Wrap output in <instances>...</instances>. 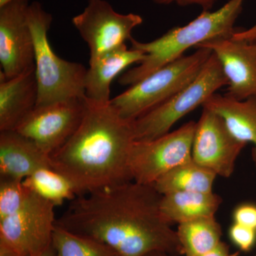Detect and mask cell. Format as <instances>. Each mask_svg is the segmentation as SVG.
Wrapping results in <instances>:
<instances>
[{"mask_svg": "<svg viewBox=\"0 0 256 256\" xmlns=\"http://www.w3.org/2000/svg\"><path fill=\"white\" fill-rule=\"evenodd\" d=\"M28 18L33 35L38 100L36 106L84 98L87 68L82 64L60 58L48 38L52 15L38 2L28 6Z\"/></svg>", "mask_w": 256, "mask_h": 256, "instance_id": "obj_4", "label": "cell"}, {"mask_svg": "<svg viewBox=\"0 0 256 256\" xmlns=\"http://www.w3.org/2000/svg\"><path fill=\"white\" fill-rule=\"evenodd\" d=\"M234 38L246 40L256 47V28H250L248 30H239L234 32Z\"/></svg>", "mask_w": 256, "mask_h": 256, "instance_id": "obj_28", "label": "cell"}, {"mask_svg": "<svg viewBox=\"0 0 256 256\" xmlns=\"http://www.w3.org/2000/svg\"><path fill=\"white\" fill-rule=\"evenodd\" d=\"M86 105V98H84L36 106L14 130L50 156L78 129Z\"/></svg>", "mask_w": 256, "mask_h": 256, "instance_id": "obj_9", "label": "cell"}, {"mask_svg": "<svg viewBox=\"0 0 256 256\" xmlns=\"http://www.w3.org/2000/svg\"><path fill=\"white\" fill-rule=\"evenodd\" d=\"M239 252L230 254L228 246L224 242H220L216 247L210 252L196 256H238Z\"/></svg>", "mask_w": 256, "mask_h": 256, "instance_id": "obj_27", "label": "cell"}, {"mask_svg": "<svg viewBox=\"0 0 256 256\" xmlns=\"http://www.w3.org/2000/svg\"><path fill=\"white\" fill-rule=\"evenodd\" d=\"M246 144L234 137L222 117L203 108L192 143V158L195 162L216 176L230 178Z\"/></svg>", "mask_w": 256, "mask_h": 256, "instance_id": "obj_11", "label": "cell"}, {"mask_svg": "<svg viewBox=\"0 0 256 256\" xmlns=\"http://www.w3.org/2000/svg\"><path fill=\"white\" fill-rule=\"evenodd\" d=\"M202 108L222 118L230 133L240 142L252 143L256 166V98L238 100L227 95L215 94Z\"/></svg>", "mask_w": 256, "mask_h": 256, "instance_id": "obj_17", "label": "cell"}, {"mask_svg": "<svg viewBox=\"0 0 256 256\" xmlns=\"http://www.w3.org/2000/svg\"><path fill=\"white\" fill-rule=\"evenodd\" d=\"M78 129L50 156V166L73 184L77 196L132 181L130 152L134 140L133 121L111 104L86 98Z\"/></svg>", "mask_w": 256, "mask_h": 256, "instance_id": "obj_2", "label": "cell"}, {"mask_svg": "<svg viewBox=\"0 0 256 256\" xmlns=\"http://www.w3.org/2000/svg\"><path fill=\"white\" fill-rule=\"evenodd\" d=\"M162 194L134 181L78 195L56 224L107 244L120 256L181 254L176 230L160 210Z\"/></svg>", "mask_w": 256, "mask_h": 256, "instance_id": "obj_1", "label": "cell"}, {"mask_svg": "<svg viewBox=\"0 0 256 256\" xmlns=\"http://www.w3.org/2000/svg\"><path fill=\"white\" fill-rule=\"evenodd\" d=\"M152 1L159 5H170L173 3L182 6L196 5V6H200L203 11H210L214 5L218 0H152Z\"/></svg>", "mask_w": 256, "mask_h": 256, "instance_id": "obj_26", "label": "cell"}, {"mask_svg": "<svg viewBox=\"0 0 256 256\" xmlns=\"http://www.w3.org/2000/svg\"><path fill=\"white\" fill-rule=\"evenodd\" d=\"M232 242L244 252H250L256 242V230L233 223L228 230Z\"/></svg>", "mask_w": 256, "mask_h": 256, "instance_id": "obj_24", "label": "cell"}, {"mask_svg": "<svg viewBox=\"0 0 256 256\" xmlns=\"http://www.w3.org/2000/svg\"><path fill=\"white\" fill-rule=\"evenodd\" d=\"M14 1L15 0H0V8H3L5 5L9 4L10 2H12Z\"/></svg>", "mask_w": 256, "mask_h": 256, "instance_id": "obj_32", "label": "cell"}, {"mask_svg": "<svg viewBox=\"0 0 256 256\" xmlns=\"http://www.w3.org/2000/svg\"><path fill=\"white\" fill-rule=\"evenodd\" d=\"M222 203V197L214 192H171L162 195L160 210L164 220L172 225L213 216Z\"/></svg>", "mask_w": 256, "mask_h": 256, "instance_id": "obj_18", "label": "cell"}, {"mask_svg": "<svg viewBox=\"0 0 256 256\" xmlns=\"http://www.w3.org/2000/svg\"><path fill=\"white\" fill-rule=\"evenodd\" d=\"M206 48L220 60L228 80L226 95L236 100L256 98V47L246 40L217 38L196 47Z\"/></svg>", "mask_w": 256, "mask_h": 256, "instance_id": "obj_13", "label": "cell"}, {"mask_svg": "<svg viewBox=\"0 0 256 256\" xmlns=\"http://www.w3.org/2000/svg\"><path fill=\"white\" fill-rule=\"evenodd\" d=\"M25 186L44 200L60 206L66 200L72 201L77 196L72 182L63 174L52 169L43 168L23 180Z\"/></svg>", "mask_w": 256, "mask_h": 256, "instance_id": "obj_21", "label": "cell"}, {"mask_svg": "<svg viewBox=\"0 0 256 256\" xmlns=\"http://www.w3.org/2000/svg\"><path fill=\"white\" fill-rule=\"evenodd\" d=\"M142 22L140 15L120 14L106 0H88L84 11L72 18L90 50L89 62L124 44L132 38V30Z\"/></svg>", "mask_w": 256, "mask_h": 256, "instance_id": "obj_8", "label": "cell"}, {"mask_svg": "<svg viewBox=\"0 0 256 256\" xmlns=\"http://www.w3.org/2000/svg\"><path fill=\"white\" fill-rule=\"evenodd\" d=\"M0 256H28L16 248L0 240Z\"/></svg>", "mask_w": 256, "mask_h": 256, "instance_id": "obj_29", "label": "cell"}, {"mask_svg": "<svg viewBox=\"0 0 256 256\" xmlns=\"http://www.w3.org/2000/svg\"><path fill=\"white\" fill-rule=\"evenodd\" d=\"M23 180L2 178L0 180V220L14 214L31 194Z\"/></svg>", "mask_w": 256, "mask_h": 256, "instance_id": "obj_23", "label": "cell"}, {"mask_svg": "<svg viewBox=\"0 0 256 256\" xmlns=\"http://www.w3.org/2000/svg\"><path fill=\"white\" fill-rule=\"evenodd\" d=\"M55 207L32 192L16 213L0 220V240L28 256L41 254L52 245L56 222Z\"/></svg>", "mask_w": 256, "mask_h": 256, "instance_id": "obj_10", "label": "cell"}, {"mask_svg": "<svg viewBox=\"0 0 256 256\" xmlns=\"http://www.w3.org/2000/svg\"><path fill=\"white\" fill-rule=\"evenodd\" d=\"M196 124L194 121H190L152 140L134 141L128 162L132 181L154 184L170 170L192 160Z\"/></svg>", "mask_w": 256, "mask_h": 256, "instance_id": "obj_7", "label": "cell"}, {"mask_svg": "<svg viewBox=\"0 0 256 256\" xmlns=\"http://www.w3.org/2000/svg\"><path fill=\"white\" fill-rule=\"evenodd\" d=\"M146 54L136 48H128L126 44L116 50L89 62L85 79L88 100L98 104L110 102V85L114 78L133 64H140Z\"/></svg>", "mask_w": 256, "mask_h": 256, "instance_id": "obj_15", "label": "cell"}, {"mask_svg": "<svg viewBox=\"0 0 256 256\" xmlns=\"http://www.w3.org/2000/svg\"><path fill=\"white\" fill-rule=\"evenodd\" d=\"M216 175L193 160L178 165L154 184L162 194L176 192H213Z\"/></svg>", "mask_w": 256, "mask_h": 256, "instance_id": "obj_19", "label": "cell"}, {"mask_svg": "<svg viewBox=\"0 0 256 256\" xmlns=\"http://www.w3.org/2000/svg\"><path fill=\"white\" fill-rule=\"evenodd\" d=\"M181 254L196 256L216 247L222 242L220 225L213 216L202 217L178 224L176 229Z\"/></svg>", "mask_w": 256, "mask_h": 256, "instance_id": "obj_20", "label": "cell"}, {"mask_svg": "<svg viewBox=\"0 0 256 256\" xmlns=\"http://www.w3.org/2000/svg\"><path fill=\"white\" fill-rule=\"evenodd\" d=\"M228 82L216 56L212 52L196 78L156 108L133 121L134 140L148 141L170 132L180 119L203 104Z\"/></svg>", "mask_w": 256, "mask_h": 256, "instance_id": "obj_6", "label": "cell"}, {"mask_svg": "<svg viewBox=\"0 0 256 256\" xmlns=\"http://www.w3.org/2000/svg\"><path fill=\"white\" fill-rule=\"evenodd\" d=\"M144 256H174L172 254H168V252H156L146 254Z\"/></svg>", "mask_w": 256, "mask_h": 256, "instance_id": "obj_31", "label": "cell"}, {"mask_svg": "<svg viewBox=\"0 0 256 256\" xmlns=\"http://www.w3.org/2000/svg\"><path fill=\"white\" fill-rule=\"evenodd\" d=\"M233 220L234 223L256 230V204L244 203L236 207Z\"/></svg>", "mask_w": 256, "mask_h": 256, "instance_id": "obj_25", "label": "cell"}, {"mask_svg": "<svg viewBox=\"0 0 256 256\" xmlns=\"http://www.w3.org/2000/svg\"><path fill=\"white\" fill-rule=\"evenodd\" d=\"M255 256H256V255Z\"/></svg>", "mask_w": 256, "mask_h": 256, "instance_id": "obj_34", "label": "cell"}, {"mask_svg": "<svg viewBox=\"0 0 256 256\" xmlns=\"http://www.w3.org/2000/svg\"><path fill=\"white\" fill-rule=\"evenodd\" d=\"M30 0L0 8V76L12 78L34 65L33 35L28 22Z\"/></svg>", "mask_w": 256, "mask_h": 256, "instance_id": "obj_12", "label": "cell"}, {"mask_svg": "<svg viewBox=\"0 0 256 256\" xmlns=\"http://www.w3.org/2000/svg\"><path fill=\"white\" fill-rule=\"evenodd\" d=\"M35 256H56L54 248L53 246H52V245L50 247L47 248L46 250H44L41 254Z\"/></svg>", "mask_w": 256, "mask_h": 256, "instance_id": "obj_30", "label": "cell"}, {"mask_svg": "<svg viewBox=\"0 0 256 256\" xmlns=\"http://www.w3.org/2000/svg\"><path fill=\"white\" fill-rule=\"evenodd\" d=\"M245 0H229L216 11H203L183 26L173 28L162 36L150 42L131 38V48L140 50L146 58L138 66L130 69L119 78L122 86H130L153 72L181 58L186 50L217 38H229L236 31V22L242 13Z\"/></svg>", "mask_w": 256, "mask_h": 256, "instance_id": "obj_3", "label": "cell"}, {"mask_svg": "<svg viewBox=\"0 0 256 256\" xmlns=\"http://www.w3.org/2000/svg\"><path fill=\"white\" fill-rule=\"evenodd\" d=\"M52 246L56 256H120L107 244L56 224Z\"/></svg>", "mask_w": 256, "mask_h": 256, "instance_id": "obj_22", "label": "cell"}, {"mask_svg": "<svg viewBox=\"0 0 256 256\" xmlns=\"http://www.w3.org/2000/svg\"><path fill=\"white\" fill-rule=\"evenodd\" d=\"M37 100L35 64L12 78L0 76V132L14 130L36 107Z\"/></svg>", "mask_w": 256, "mask_h": 256, "instance_id": "obj_14", "label": "cell"}, {"mask_svg": "<svg viewBox=\"0 0 256 256\" xmlns=\"http://www.w3.org/2000/svg\"><path fill=\"white\" fill-rule=\"evenodd\" d=\"M212 54L208 48H200L192 54L183 56L130 86L111 99V104L124 118L134 121L188 86Z\"/></svg>", "mask_w": 256, "mask_h": 256, "instance_id": "obj_5", "label": "cell"}, {"mask_svg": "<svg viewBox=\"0 0 256 256\" xmlns=\"http://www.w3.org/2000/svg\"><path fill=\"white\" fill-rule=\"evenodd\" d=\"M252 28H256V24H255V25H254V26H252Z\"/></svg>", "mask_w": 256, "mask_h": 256, "instance_id": "obj_33", "label": "cell"}, {"mask_svg": "<svg viewBox=\"0 0 256 256\" xmlns=\"http://www.w3.org/2000/svg\"><path fill=\"white\" fill-rule=\"evenodd\" d=\"M52 168L50 156L15 130L0 132V175L24 180L37 170Z\"/></svg>", "mask_w": 256, "mask_h": 256, "instance_id": "obj_16", "label": "cell"}]
</instances>
